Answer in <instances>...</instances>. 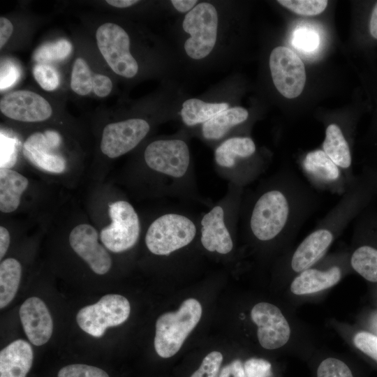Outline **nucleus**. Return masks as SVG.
<instances>
[{
  "mask_svg": "<svg viewBox=\"0 0 377 377\" xmlns=\"http://www.w3.org/2000/svg\"><path fill=\"white\" fill-rule=\"evenodd\" d=\"M315 190L293 170H286L274 187L263 193L253 207L249 228L260 242L295 235L316 209Z\"/></svg>",
  "mask_w": 377,
  "mask_h": 377,
  "instance_id": "1",
  "label": "nucleus"
},
{
  "mask_svg": "<svg viewBox=\"0 0 377 377\" xmlns=\"http://www.w3.org/2000/svg\"><path fill=\"white\" fill-rule=\"evenodd\" d=\"M202 316V306L195 299L184 300L175 312L162 314L156 322L154 348L163 358L175 355Z\"/></svg>",
  "mask_w": 377,
  "mask_h": 377,
  "instance_id": "2",
  "label": "nucleus"
},
{
  "mask_svg": "<svg viewBox=\"0 0 377 377\" xmlns=\"http://www.w3.org/2000/svg\"><path fill=\"white\" fill-rule=\"evenodd\" d=\"M355 240L360 242L350 256L351 267L366 280L377 282V207H367L353 221Z\"/></svg>",
  "mask_w": 377,
  "mask_h": 377,
  "instance_id": "3",
  "label": "nucleus"
},
{
  "mask_svg": "<svg viewBox=\"0 0 377 377\" xmlns=\"http://www.w3.org/2000/svg\"><path fill=\"white\" fill-rule=\"evenodd\" d=\"M182 27L190 37L184 43L186 54L193 59L208 56L217 39L218 13L210 3H198L185 15Z\"/></svg>",
  "mask_w": 377,
  "mask_h": 377,
  "instance_id": "4",
  "label": "nucleus"
},
{
  "mask_svg": "<svg viewBox=\"0 0 377 377\" xmlns=\"http://www.w3.org/2000/svg\"><path fill=\"white\" fill-rule=\"evenodd\" d=\"M195 233V226L189 219L168 214L158 217L149 226L145 243L152 253L165 256L188 245Z\"/></svg>",
  "mask_w": 377,
  "mask_h": 377,
  "instance_id": "5",
  "label": "nucleus"
},
{
  "mask_svg": "<svg viewBox=\"0 0 377 377\" xmlns=\"http://www.w3.org/2000/svg\"><path fill=\"white\" fill-rule=\"evenodd\" d=\"M130 312V303L126 297L109 294L103 296L96 303L82 308L76 315V321L86 333L101 337L107 328L124 323Z\"/></svg>",
  "mask_w": 377,
  "mask_h": 377,
  "instance_id": "6",
  "label": "nucleus"
},
{
  "mask_svg": "<svg viewBox=\"0 0 377 377\" xmlns=\"http://www.w3.org/2000/svg\"><path fill=\"white\" fill-rule=\"evenodd\" d=\"M96 38L101 54L114 73L127 78L138 73V63L129 50L130 38L122 27L105 23L98 28Z\"/></svg>",
  "mask_w": 377,
  "mask_h": 377,
  "instance_id": "7",
  "label": "nucleus"
},
{
  "mask_svg": "<svg viewBox=\"0 0 377 377\" xmlns=\"http://www.w3.org/2000/svg\"><path fill=\"white\" fill-rule=\"evenodd\" d=\"M300 167L308 184L314 190L327 191L341 196L355 179L350 180L323 149L306 153L300 160Z\"/></svg>",
  "mask_w": 377,
  "mask_h": 377,
  "instance_id": "8",
  "label": "nucleus"
},
{
  "mask_svg": "<svg viewBox=\"0 0 377 377\" xmlns=\"http://www.w3.org/2000/svg\"><path fill=\"white\" fill-rule=\"evenodd\" d=\"M109 214L112 223L103 228L101 240L112 252L120 253L133 247L140 234V223L133 206L124 200L109 205Z\"/></svg>",
  "mask_w": 377,
  "mask_h": 377,
  "instance_id": "9",
  "label": "nucleus"
},
{
  "mask_svg": "<svg viewBox=\"0 0 377 377\" xmlns=\"http://www.w3.org/2000/svg\"><path fill=\"white\" fill-rule=\"evenodd\" d=\"M273 83L278 91L287 98L297 97L306 82L304 64L291 49L279 46L271 52L269 61Z\"/></svg>",
  "mask_w": 377,
  "mask_h": 377,
  "instance_id": "10",
  "label": "nucleus"
},
{
  "mask_svg": "<svg viewBox=\"0 0 377 377\" xmlns=\"http://www.w3.org/2000/svg\"><path fill=\"white\" fill-rule=\"evenodd\" d=\"M144 157L150 168L174 177H183L190 161L188 146L181 140L154 141L147 147Z\"/></svg>",
  "mask_w": 377,
  "mask_h": 377,
  "instance_id": "11",
  "label": "nucleus"
},
{
  "mask_svg": "<svg viewBox=\"0 0 377 377\" xmlns=\"http://www.w3.org/2000/svg\"><path fill=\"white\" fill-rule=\"evenodd\" d=\"M251 317L258 326V339L263 348L274 350L288 341L290 325L276 306L267 302L258 303L252 308Z\"/></svg>",
  "mask_w": 377,
  "mask_h": 377,
  "instance_id": "12",
  "label": "nucleus"
},
{
  "mask_svg": "<svg viewBox=\"0 0 377 377\" xmlns=\"http://www.w3.org/2000/svg\"><path fill=\"white\" fill-rule=\"evenodd\" d=\"M149 131V124L142 119L109 124L103 131L101 149L111 158L119 157L135 148Z\"/></svg>",
  "mask_w": 377,
  "mask_h": 377,
  "instance_id": "13",
  "label": "nucleus"
},
{
  "mask_svg": "<svg viewBox=\"0 0 377 377\" xmlns=\"http://www.w3.org/2000/svg\"><path fill=\"white\" fill-rule=\"evenodd\" d=\"M61 144V136L54 131L31 134L23 145L25 158L38 169L51 172L61 173L66 166V160L56 149Z\"/></svg>",
  "mask_w": 377,
  "mask_h": 377,
  "instance_id": "14",
  "label": "nucleus"
},
{
  "mask_svg": "<svg viewBox=\"0 0 377 377\" xmlns=\"http://www.w3.org/2000/svg\"><path fill=\"white\" fill-rule=\"evenodd\" d=\"M0 110L8 118L25 122L44 121L52 112V107L43 97L27 90L4 95L0 101Z\"/></svg>",
  "mask_w": 377,
  "mask_h": 377,
  "instance_id": "15",
  "label": "nucleus"
},
{
  "mask_svg": "<svg viewBox=\"0 0 377 377\" xmlns=\"http://www.w3.org/2000/svg\"><path fill=\"white\" fill-rule=\"evenodd\" d=\"M69 243L73 251L96 274L102 275L110 270L111 258L98 243V232L93 226L86 223L75 226L70 233Z\"/></svg>",
  "mask_w": 377,
  "mask_h": 377,
  "instance_id": "16",
  "label": "nucleus"
},
{
  "mask_svg": "<svg viewBox=\"0 0 377 377\" xmlns=\"http://www.w3.org/2000/svg\"><path fill=\"white\" fill-rule=\"evenodd\" d=\"M20 317L28 339L35 346H42L50 339L53 322L45 302L38 297L27 299L20 308Z\"/></svg>",
  "mask_w": 377,
  "mask_h": 377,
  "instance_id": "17",
  "label": "nucleus"
},
{
  "mask_svg": "<svg viewBox=\"0 0 377 377\" xmlns=\"http://www.w3.org/2000/svg\"><path fill=\"white\" fill-rule=\"evenodd\" d=\"M343 269L338 264L319 269L311 267L293 279L290 284V291L297 295L317 293L336 285L341 279Z\"/></svg>",
  "mask_w": 377,
  "mask_h": 377,
  "instance_id": "18",
  "label": "nucleus"
},
{
  "mask_svg": "<svg viewBox=\"0 0 377 377\" xmlns=\"http://www.w3.org/2000/svg\"><path fill=\"white\" fill-rule=\"evenodd\" d=\"M223 218L222 207L216 206L201 221V242L209 251L226 254L232 249V240Z\"/></svg>",
  "mask_w": 377,
  "mask_h": 377,
  "instance_id": "19",
  "label": "nucleus"
},
{
  "mask_svg": "<svg viewBox=\"0 0 377 377\" xmlns=\"http://www.w3.org/2000/svg\"><path fill=\"white\" fill-rule=\"evenodd\" d=\"M33 358V350L27 341H13L0 352V377H26Z\"/></svg>",
  "mask_w": 377,
  "mask_h": 377,
  "instance_id": "20",
  "label": "nucleus"
},
{
  "mask_svg": "<svg viewBox=\"0 0 377 377\" xmlns=\"http://www.w3.org/2000/svg\"><path fill=\"white\" fill-rule=\"evenodd\" d=\"M323 150L350 180L355 179L356 175L353 170L350 144L338 124L332 123L327 126Z\"/></svg>",
  "mask_w": 377,
  "mask_h": 377,
  "instance_id": "21",
  "label": "nucleus"
},
{
  "mask_svg": "<svg viewBox=\"0 0 377 377\" xmlns=\"http://www.w3.org/2000/svg\"><path fill=\"white\" fill-rule=\"evenodd\" d=\"M29 184L28 179L10 168L0 169V210L14 212L20 203V198Z\"/></svg>",
  "mask_w": 377,
  "mask_h": 377,
  "instance_id": "22",
  "label": "nucleus"
},
{
  "mask_svg": "<svg viewBox=\"0 0 377 377\" xmlns=\"http://www.w3.org/2000/svg\"><path fill=\"white\" fill-rule=\"evenodd\" d=\"M248 117L249 112L244 108H228L203 123L202 135L207 140L221 139L232 127L243 123Z\"/></svg>",
  "mask_w": 377,
  "mask_h": 377,
  "instance_id": "23",
  "label": "nucleus"
},
{
  "mask_svg": "<svg viewBox=\"0 0 377 377\" xmlns=\"http://www.w3.org/2000/svg\"><path fill=\"white\" fill-rule=\"evenodd\" d=\"M256 151L253 140L248 137H235L226 140L215 150V161L225 168H232L238 158H248Z\"/></svg>",
  "mask_w": 377,
  "mask_h": 377,
  "instance_id": "24",
  "label": "nucleus"
},
{
  "mask_svg": "<svg viewBox=\"0 0 377 377\" xmlns=\"http://www.w3.org/2000/svg\"><path fill=\"white\" fill-rule=\"evenodd\" d=\"M228 107L226 103H207L198 98H189L182 104L181 117L186 125L191 126L206 122Z\"/></svg>",
  "mask_w": 377,
  "mask_h": 377,
  "instance_id": "25",
  "label": "nucleus"
},
{
  "mask_svg": "<svg viewBox=\"0 0 377 377\" xmlns=\"http://www.w3.org/2000/svg\"><path fill=\"white\" fill-rule=\"evenodd\" d=\"M22 267L15 258H7L0 264V308L6 307L15 297L20 282Z\"/></svg>",
  "mask_w": 377,
  "mask_h": 377,
  "instance_id": "26",
  "label": "nucleus"
},
{
  "mask_svg": "<svg viewBox=\"0 0 377 377\" xmlns=\"http://www.w3.org/2000/svg\"><path fill=\"white\" fill-rule=\"evenodd\" d=\"M93 77L87 62L82 58H77L73 64L71 73L72 90L81 96L89 94L93 90Z\"/></svg>",
  "mask_w": 377,
  "mask_h": 377,
  "instance_id": "27",
  "label": "nucleus"
},
{
  "mask_svg": "<svg viewBox=\"0 0 377 377\" xmlns=\"http://www.w3.org/2000/svg\"><path fill=\"white\" fill-rule=\"evenodd\" d=\"M71 43L62 38L40 46L35 52L34 58L40 63L63 60L71 54Z\"/></svg>",
  "mask_w": 377,
  "mask_h": 377,
  "instance_id": "28",
  "label": "nucleus"
},
{
  "mask_svg": "<svg viewBox=\"0 0 377 377\" xmlns=\"http://www.w3.org/2000/svg\"><path fill=\"white\" fill-rule=\"evenodd\" d=\"M278 3L296 14L313 16L323 12L328 1L326 0H279Z\"/></svg>",
  "mask_w": 377,
  "mask_h": 377,
  "instance_id": "29",
  "label": "nucleus"
},
{
  "mask_svg": "<svg viewBox=\"0 0 377 377\" xmlns=\"http://www.w3.org/2000/svg\"><path fill=\"white\" fill-rule=\"evenodd\" d=\"M317 377H353L351 370L343 361L334 358L325 359L317 369Z\"/></svg>",
  "mask_w": 377,
  "mask_h": 377,
  "instance_id": "30",
  "label": "nucleus"
},
{
  "mask_svg": "<svg viewBox=\"0 0 377 377\" xmlns=\"http://www.w3.org/2000/svg\"><path fill=\"white\" fill-rule=\"evenodd\" d=\"M35 80L46 91H53L59 85V75L51 66L45 64H36L33 70Z\"/></svg>",
  "mask_w": 377,
  "mask_h": 377,
  "instance_id": "31",
  "label": "nucleus"
},
{
  "mask_svg": "<svg viewBox=\"0 0 377 377\" xmlns=\"http://www.w3.org/2000/svg\"><path fill=\"white\" fill-rule=\"evenodd\" d=\"M57 377H109L103 369L82 364H73L61 368Z\"/></svg>",
  "mask_w": 377,
  "mask_h": 377,
  "instance_id": "32",
  "label": "nucleus"
},
{
  "mask_svg": "<svg viewBox=\"0 0 377 377\" xmlns=\"http://www.w3.org/2000/svg\"><path fill=\"white\" fill-rule=\"evenodd\" d=\"M223 355L220 352L212 351L206 355L198 368L191 377H219Z\"/></svg>",
  "mask_w": 377,
  "mask_h": 377,
  "instance_id": "33",
  "label": "nucleus"
},
{
  "mask_svg": "<svg viewBox=\"0 0 377 377\" xmlns=\"http://www.w3.org/2000/svg\"><path fill=\"white\" fill-rule=\"evenodd\" d=\"M318 35L313 30L300 28L294 32L293 45L300 50L311 52L318 47Z\"/></svg>",
  "mask_w": 377,
  "mask_h": 377,
  "instance_id": "34",
  "label": "nucleus"
},
{
  "mask_svg": "<svg viewBox=\"0 0 377 377\" xmlns=\"http://www.w3.org/2000/svg\"><path fill=\"white\" fill-rule=\"evenodd\" d=\"M17 160L16 142L1 132V168H10Z\"/></svg>",
  "mask_w": 377,
  "mask_h": 377,
  "instance_id": "35",
  "label": "nucleus"
},
{
  "mask_svg": "<svg viewBox=\"0 0 377 377\" xmlns=\"http://www.w3.org/2000/svg\"><path fill=\"white\" fill-rule=\"evenodd\" d=\"M354 345L377 362V337L368 332H360L353 338Z\"/></svg>",
  "mask_w": 377,
  "mask_h": 377,
  "instance_id": "36",
  "label": "nucleus"
},
{
  "mask_svg": "<svg viewBox=\"0 0 377 377\" xmlns=\"http://www.w3.org/2000/svg\"><path fill=\"white\" fill-rule=\"evenodd\" d=\"M246 377H270L272 365L262 358H250L244 363Z\"/></svg>",
  "mask_w": 377,
  "mask_h": 377,
  "instance_id": "37",
  "label": "nucleus"
},
{
  "mask_svg": "<svg viewBox=\"0 0 377 377\" xmlns=\"http://www.w3.org/2000/svg\"><path fill=\"white\" fill-rule=\"evenodd\" d=\"M20 78V69L9 60H5L1 65V91L14 84Z\"/></svg>",
  "mask_w": 377,
  "mask_h": 377,
  "instance_id": "38",
  "label": "nucleus"
},
{
  "mask_svg": "<svg viewBox=\"0 0 377 377\" xmlns=\"http://www.w3.org/2000/svg\"><path fill=\"white\" fill-rule=\"evenodd\" d=\"M112 83L106 75L96 74L93 77V91L99 97H105L111 91Z\"/></svg>",
  "mask_w": 377,
  "mask_h": 377,
  "instance_id": "39",
  "label": "nucleus"
},
{
  "mask_svg": "<svg viewBox=\"0 0 377 377\" xmlns=\"http://www.w3.org/2000/svg\"><path fill=\"white\" fill-rule=\"evenodd\" d=\"M219 377H246L244 364L240 360H235L223 367Z\"/></svg>",
  "mask_w": 377,
  "mask_h": 377,
  "instance_id": "40",
  "label": "nucleus"
},
{
  "mask_svg": "<svg viewBox=\"0 0 377 377\" xmlns=\"http://www.w3.org/2000/svg\"><path fill=\"white\" fill-rule=\"evenodd\" d=\"M367 27L369 37L377 42V1L374 3L370 9Z\"/></svg>",
  "mask_w": 377,
  "mask_h": 377,
  "instance_id": "41",
  "label": "nucleus"
},
{
  "mask_svg": "<svg viewBox=\"0 0 377 377\" xmlns=\"http://www.w3.org/2000/svg\"><path fill=\"white\" fill-rule=\"evenodd\" d=\"M13 31V27L9 20L1 17L0 18V47L2 48L7 42Z\"/></svg>",
  "mask_w": 377,
  "mask_h": 377,
  "instance_id": "42",
  "label": "nucleus"
},
{
  "mask_svg": "<svg viewBox=\"0 0 377 377\" xmlns=\"http://www.w3.org/2000/svg\"><path fill=\"white\" fill-rule=\"evenodd\" d=\"M198 3L196 0H172L171 3L174 8L180 13L191 10Z\"/></svg>",
  "mask_w": 377,
  "mask_h": 377,
  "instance_id": "43",
  "label": "nucleus"
},
{
  "mask_svg": "<svg viewBox=\"0 0 377 377\" xmlns=\"http://www.w3.org/2000/svg\"><path fill=\"white\" fill-rule=\"evenodd\" d=\"M10 244V235L8 230L3 227H0V259L1 260L5 256Z\"/></svg>",
  "mask_w": 377,
  "mask_h": 377,
  "instance_id": "44",
  "label": "nucleus"
},
{
  "mask_svg": "<svg viewBox=\"0 0 377 377\" xmlns=\"http://www.w3.org/2000/svg\"><path fill=\"white\" fill-rule=\"evenodd\" d=\"M106 2L116 8H127L137 3L139 1L137 0H108Z\"/></svg>",
  "mask_w": 377,
  "mask_h": 377,
  "instance_id": "45",
  "label": "nucleus"
},
{
  "mask_svg": "<svg viewBox=\"0 0 377 377\" xmlns=\"http://www.w3.org/2000/svg\"><path fill=\"white\" fill-rule=\"evenodd\" d=\"M376 173L377 176V159L375 160L373 163H371L369 164H367Z\"/></svg>",
  "mask_w": 377,
  "mask_h": 377,
  "instance_id": "46",
  "label": "nucleus"
}]
</instances>
